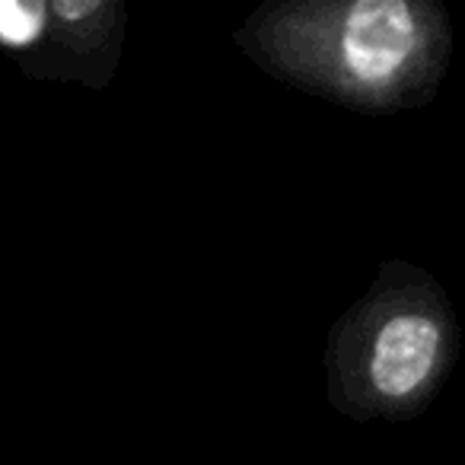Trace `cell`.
I'll list each match as a JSON object with an SVG mask.
<instances>
[{
  "label": "cell",
  "instance_id": "obj_1",
  "mask_svg": "<svg viewBox=\"0 0 465 465\" xmlns=\"http://www.w3.org/2000/svg\"><path fill=\"white\" fill-rule=\"evenodd\" d=\"M262 67L363 112L420 105L446 71L450 20L427 0H291L242 26Z\"/></svg>",
  "mask_w": 465,
  "mask_h": 465
},
{
  "label": "cell",
  "instance_id": "obj_2",
  "mask_svg": "<svg viewBox=\"0 0 465 465\" xmlns=\"http://www.w3.org/2000/svg\"><path fill=\"white\" fill-rule=\"evenodd\" d=\"M456 354V319L430 281L380 284L335 331L331 380L344 411L401 418L430 401Z\"/></svg>",
  "mask_w": 465,
  "mask_h": 465
},
{
  "label": "cell",
  "instance_id": "obj_3",
  "mask_svg": "<svg viewBox=\"0 0 465 465\" xmlns=\"http://www.w3.org/2000/svg\"><path fill=\"white\" fill-rule=\"evenodd\" d=\"M45 33L23 71L105 84L118 58L124 10L115 0H45Z\"/></svg>",
  "mask_w": 465,
  "mask_h": 465
}]
</instances>
